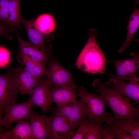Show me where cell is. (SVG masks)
<instances>
[{"label":"cell","mask_w":139,"mask_h":139,"mask_svg":"<svg viewBox=\"0 0 139 139\" xmlns=\"http://www.w3.org/2000/svg\"><path fill=\"white\" fill-rule=\"evenodd\" d=\"M97 32L91 30L87 42L76 62L77 68L93 74H106V59L96 41Z\"/></svg>","instance_id":"obj_1"},{"label":"cell","mask_w":139,"mask_h":139,"mask_svg":"<svg viewBox=\"0 0 139 139\" xmlns=\"http://www.w3.org/2000/svg\"><path fill=\"white\" fill-rule=\"evenodd\" d=\"M92 86L105 99L113 113L114 119H130L139 122V109L133 106L129 99L106 88L99 79L95 80Z\"/></svg>","instance_id":"obj_2"},{"label":"cell","mask_w":139,"mask_h":139,"mask_svg":"<svg viewBox=\"0 0 139 139\" xmlns=\"http://www.w3.org/2000/svg\"><path fill=\"white\" fill-rule=\"evenodd\" d=\"M21 67L15 70L9 69L5 74L0 75V112L2 114L6 107L16 102L19 92L16 78Z\"/></svg>","instance_id":"obj_3"},{"label":"cell","mask_w":139,"mask_h":139,"mask_svg":"<svg viewBox=\"0 0 139 139\" xmlns=\"http://www.w3.org/2000/svg\"><path fill=\"white\" fill-rule=\"evenodd\" d=\"M77 95L86 105L87 119L89 121L103 119H106L107 122L112 117L110 114L105 112L106 101L102 95L89 93L82 86L78 88Z\"/></svg>","instance_id":"obj_4"},{"label":"cell","mask_w":139,"mask_h":139,"mask_svg":"<svg viewBox=\"0 0 139 139\" xmlns=\"http://www.w3.org/2000/svg\"><path fill=\"white\" fill-rule=\"evenodd\" d=\"M132 57L125 59L114 61L116 74L115 80L119 81L127 80L132 83H139L136 73L139 67V54L137 52H132Z\"/></svg>","instance_id":"obj_5"},{"label":"cell","mask_w":139,"mask_h":139,"mask_svg":"<svg viewBox=\"0 0 139 139\" xmlns=\"http://www.w3.org/2000/svg\"><path fill=\"white\" fill-rule=\"evenodd\" d=\"M34 105L30 98L26 102L15 103L6 107L4 111L5 115L2 118L4 126L9 128L13 123L21 120L30 121L33 112L32 109Z\"/></svg>","instance_id":"obj_6"},{"label":"cell","mask_w":139,"mask_h":139,"mask_svg":"<svg viewBox=\"0 0 139 139\" xmlns=\"http://www.w3.org/2000/svg\"><path fill=\"white\" fill-rule=\"evenodd\" d=\"M45 75L50 84L55 87H70L75 89L77 86L73 81L70 72L56 61L51 60Z\"/></svg>","instance_id":"obj_7"},{"label":"cell","mask_w":139,"mask_h":139,"mask_svg":"<svg viewBox=\"0 0 139 139\" xmlns=\"http://www.w3.org/2000/svg\"><path fill=\"white\" fill-rule=\"evenodd\" d=\"M69 106L65 105L56 108H52L54 111L62 115L73 124L78 127L87 118V107L81 98L76 100Z\"/></svg>","instance_id":"obj_8"},{"label":"cell","mask_w":139,"mask_h":139,"mask_svg":"<svg viewBox=\"0 0 139 139\" xmlns=\"http://www.w3.org/2000/svg\"><path fill=\"white\" fill-rule=\"evenodd\" d=\"M49 117L51 139H70L78 126L55 111Z\"/></svg>","instance_id":"obj_9"},{"label":"cell","mask_w":139,"mask_h":139,"mask_svg":"<svg viewBox=\"0 0 139 139\" xmlns=\"http://www.w3.org/2000/svg\"><path fill=\"white\" fill-rule=\"evenodd\" d=\"M107 89L113 91L132 100L135 103H139V83L125 81L116 80L114 76H109V81L103 83Z\"/></svg>","instance_id":"obj_10"},{"label":"cell","mask_w":139,"mask_h":139,"mask_svg":"<svg viewBox=\"0 0 139 139\" xmlns=\"http://www.w3.org/2000/svg\"><path fill=\"white\" fill-rule=\"evenodd\" d=\"M43 76L35 88L30 98L34 105L39 107L42 112L45 113L51 109L52 102L48 88L50 83L46 76L45 78H43Z\"/></svg>","instance_id":"obj_11"},{"label":"cell","mask_w":139,"mask_h":139,"mask_svg":"<svg viewBox=\"0 0 139 139\" xmlns=\"http://www.w3.org/2000/svg\"><path fill=\"white\" fill-rule=\"evenodd\" d=\"M30 121L32 139H51L49 116L33 112Z\"/></svg>","instance_id":"obj_12"},{"label":"cell","mask_w":139,"mask_h":139,"mask_svg":"<svg viewBox=\"0 0 139 139\" xmlns=\"http://www.w3.org/2000/svg\"><path fill=\"white\" fill-rule=\"evenodd\" d=\"M48 88L51 101L56 107L70 104L76 100L77 94L72 88L57 87L49 84Z\"/></svg>","instance_id":"obj_13"},{"label":"cell","mask_w":139,"mask_h":139,"mask_svg":"<svg viewBox=\"0 0 139 139\" xmlns=\"http://www.w3.org/2000/svg\"><path fill=\"white\" fill-rule=\"evenodd\" d=\"M22 65L18 73L16 78V86L21 95L27 94L30 97L34 90L39 83L40 79L33 76L27 72Z\"/></svg>","instance_id":"obj_14"},{"label":"cell","mask_w":139,"mask_h":139,"mask_svg":"<svg viewBox=\"0 0 139 139\" xmlns=\"http://www.w3.org/2000/svg\"><path fill=\"white\" fill-rule=\"evenodd\" d=\"M20 21L25 27L30 42L38 49L46 51L45 41L46 35L42 33L37 29L34 24V20H26L21 16Z\"/></svg>","instance_id":"obj_15"},{"label":"cell","mask_w":139,"mask_h":139,"mask_svg":"<svg viewBox=\"0 0 139 139\" xmlns=\"http://www.w3.org/2000/svg\"><path fill=\"white\" fill-rule=\"evenodd\" d=\"M16 35L19 43V52L34 60L41 63L45 66L47 59L46 51L38 49L30 41H25L17 33Z\"/></svg>","instance_id":"obj_16"},{"label":"cell","mask_w":139,"mask_h":139,"mask_svg":"<svg viewBox=\"0 0 139 139\" xmlns=\"http://www.w3.org/2000/svg\"><path fill=\"white\" fill-rule=\"evenodd\" d=\"M134 11L131 15L127 27V34L126 40L121 45L118 52L122 53L131 45L134 37L139 27V10L135 4Z\"/></svg>","instance_id":"obj_17"},{"label":"cell","mask_w":139,"mask_h":139,"mask_svg":"<svg viewBox=\"0 0 139 139\" xmlns=\"http://www.w3.org/2000/svg\"><path fill=\"white\" fill-rule=\"evenodd\" d=\"M106 122L124 131L134 139H139V122L130 119L115 120L112 117Z\"/></svg>","instance_id":"obj_18"},{"label":"cell","mask_w":139,"mask_h":139,"mask_svg":"<svg viewBox=\"0 0 139 139\" xmlns=\"http://www.w3.org/2000/svg\"><path fill=\"white\" fill-rule=\"evenodd\" d=\"M19 55L25 70L33 76L40 80L45 75V66L41 63L32 59L20 52Z\"/></svg>","instance_id":"obj_19"},{"label":"cell","mask_w":139,"mask_h":139,"mask_svg":"<svg viewBox=\"0 0 139 139\" xmlns=\"http://www.w3.org/2000/svg\"><path fill=\"white\" fill-rule=\"evenodd\" d=\"M34 24L37 29L44 34L47 35L55 30L56 23L54 17L48 14H43L34 20Z\"/></svg>","instance_id":"obj_20"},{"label":"cell","mask_w":139,"mask_h":139,"mask_svg":"<svg viewBox=\"0 0 139 139\" xmlns=\"http://www.w3.org/2000/svg\"><path fill=\"white\" fill-rule=\"evenodd\" d=\"M15 126L10 130L11 139H32L30 124L24 120L16 122Z\"/></svg>","instance_id":"obj_21"},{"label":"cell","mask_w":139,"mask_h":139,"mask_svg":"<svg viewBox=\"0 0 139 139\" xmlns=\"http://www.w3.org/2000/svg\"><path fill=\"white\" fill-rule=\"evenodd\" d=\"M20 0H9L8 4V26L21 29L20 14Z\"/></svg>","instance_id":"obj_22"},{"label":"cell","mask_w":139,"mask_h":139,"mask_svg":"<svg viewBox=\"0 0 139 139\" xmlns=\"http://www.w3.org/2000/svg\"><path fill=\"white\" fill-rule=\"evenodd\" d=\"M105 122L106 120L103 119L89 120L88 130L84 139H102L103 124Z\"/></svg>","instance_id":"obj_23"},{"label":"cell","mask_w":139,"mask_h":139,"mask_svg":"<svg viewBox=\"0 0 139 139\" xmlns=\"http://www.w3.org/2000/svg\"><path fill=\"white\" fill-rule=\"evenodd\" d=\"M89 120L87 119L83 121L77 128L71 139H84L88 131Z\"/></svg>","instance_id":"obj_24"},{"label":"cell","mask_w":139,"mask_h":139,"mask_svg":"<svg viewBox=\"0 0 139 139\" xmlns=\"http://www.w3.org/2000/svg\"><path fill=\"white\" fill-rule=\"evenodd\" d=\"M8 1L9 0H0V21L8 26Z\"/></svg>","instance_id":"obj_25"},{"label":"cell","mask_w":139,"mask_h":139,"mask_svg":"<svg viewBox=\"0 0 139 139\" xmlns=\"http://www.w3.org/2000/svg\"><path fill=\"white\" fill-rule=\"evenodd\" d=\"M108 125L110 126L113 132L115 138L117 139H134L131 135L124 131L111 125Z\"/></svg>","instance_id":"obj_26"},{"label":"cell","mask_w":139,"mask_h":139,"mask_svg":"<svg viewBox=\"0 0 139 139\" xmlns=\"http://www.w3.org/2000/svg\"><path fill=\"white\" fill-rule=\"evenodd\" d=\"M10 53L5 48L0 47V66L6 65L9 62Z\"/></svg>","instance_id":"obj_27"},{"label":"cell","mask_w":139,"mask_h":139,"mask_svg":"<svg viewBox=\"0 0 139 139\" xmlns=\"http://www.w3.org/2000/svg\"><path fill=\"white\" fill-rule=\"evenodd\" d=\"M115 137L113 132L109 125L107 124L103 128L102 135V139H114Z\"/></svg>","instance_id":"obj_28"},{"label":"cell","mask_w":139,"mask_h":139,"mask_svg":"<svg viewBox=\"0 0 139 139\" xmlns=\"http://www.w3.org/2000/svg\"><path fill=\"white\" fill-rule=\"evenodd\" d=\"M6 24L0 22V36H2L8 38L10 39L11 37L9 36Z\"/></svg>","instance_id":"obj_29"},{"label":"cell","mask_w":139,"mask_h":139,"mask_svg":"<svg viewBox=\"0 0 139 139\" xmlns=\"http://www.w3.org/2000/svg\"><path fill=\"white\" fill-rule=\"evenodd\" d=\"M2 114L0 112V133L5 131L3 128L4 126L3 123L2 118Z\"/></svg>","instance_id":"obj_30"}]
</instances>
